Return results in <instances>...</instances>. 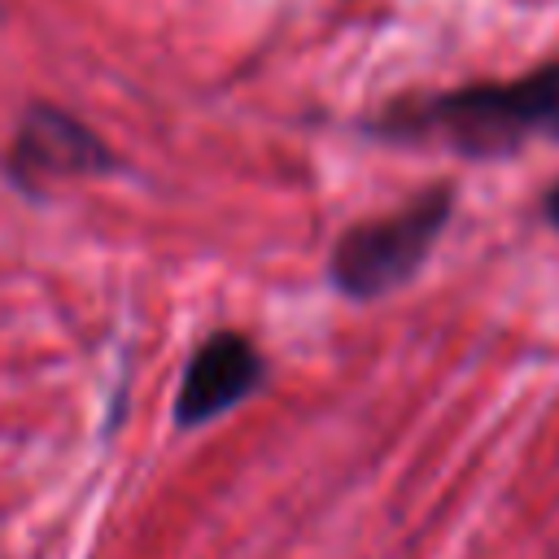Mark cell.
<instances>
[{"instance_id": "7a4b0ae2", "label": "cell", "mask_w": 559, "mask_h": 559, "mask_svg": "<svg viewBox=\"0 0 559 559\" xmlns=\"http://www.w3.org/2000/svg\"><path fill=\"white\" fill-rule=\"evenodd\" d=\"M450 210H454V192L428 188L415 201H406L402 210L349 227L332 249L336 288L354 301H371V297H384L397 284H406L424 266L432 245L441 240Z\"/></svg>"}, {"instance_id": "3957f363", "label": "cell", "mask_w": 559, "mask_h": 559, "mask_svg": "<svg viewBox=\"0 0 559 559\" xmlns=\"http://www.w3.org/2000/svg\"><path fill=\"white\" fill-rule=\"evenodd\" d=\"M109 166L105 140L79 122L66 109L35 105L26 109L13 148H9V175L22 188H44L48 179H79V175H100Z\"/></svg>"}, {"instance_id": "6da1fadb", "label": "cell", "mask_w": 559, "mask_h": 559, "mask_svg": "<svg viewBox=\"0 0 559 559\" xmlns=\"http://www.w3.org/2000/svg\"><path fill=\"white\" fill-rule=\"evenodd\" d=\"M380 131L397 140H441L463 153H507L537 135L559 140V61L507 83H467L459 92L393 105Z\"/></svg>"}, {"instance_id": "5b68a950", "label": "cell", "mask_w": 559, "mask_h": 559, "mask_svg": "<svg viewBox=\"0 0 559 559\" xmlns=\"http://www.w3.org/2000/svg\"><path fill=\"white\" fill-rule=\"evenodd\" d=\"M546 218H550V227L559 231V183L546 192Z\"/></svg>"}, {"instance_id": "277c9868", "label": "cell", "mask_w": 559, "mask_h": 559, "mask_svg": "<svg viewBox=\"0 0 559 559\" xmlns=\"http://www.w3.org/2000/svg\"><path fill=\"white\" fill-rule=\"evenodd\" d=\"M266 376V362L258 354V345L240 332H214L210 341H201L183 367L179 393H175V419L179 428H197L210 424L218 415H227L231 406H240Z\"/></svg>"}]
</instances>
